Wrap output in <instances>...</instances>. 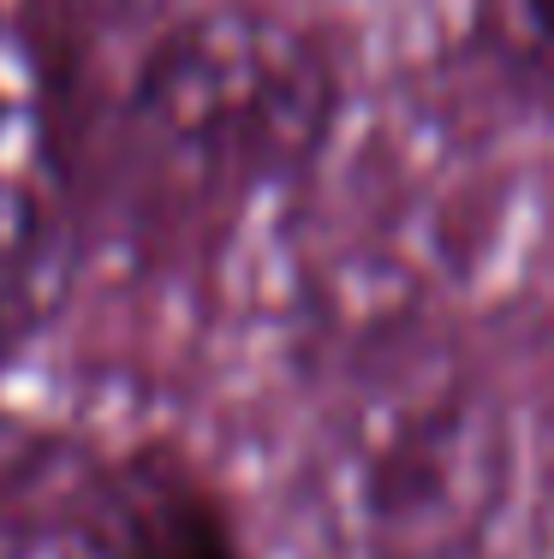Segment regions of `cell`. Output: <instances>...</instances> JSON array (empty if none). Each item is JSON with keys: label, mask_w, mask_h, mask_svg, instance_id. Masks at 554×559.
Masks as SVG:
<instances>
[{"label": "cell", "mask_w": 554, "mask_h": 559, "mask_svg": "<svg viewBox=\"0 0 554 559\" xmlns=\"http://www.w3.org/2000/svg\"><path fill=\"white\" fill-rule=\"evenodd\" d=\"M490 48L531 78H554V0H478Z\"/></svg>", "instance_id": "cell-4"}, {"label": "cell", "mask_w": 554, "mask_h": 559, "mask_svg": "<svg viewBox=\"0 0 554 559\" xmlns=\"http://www.w3.org/2000/svg\"><path fill=\"white\" fill-rule=\"evenodd\" d=\"M334 108V78L269 12H209L174 31L138 78V119L191 179L257 185L298 167Z\"/></svg>", "instance_id": "cell-1"}, {"label": "cell", "mask_w": 554, "mask_h": 559, "mask_svg": "<svg viewBox=\"0 0 554 559\" xmlns=\"http://www.w3.org/2000/svg\"><path fill=\"white\" fill-rule=\"evenodd\" d=\"M48 292V221L19 173L0 179V357L43 316Z\"/></svg>", "instance_id": "cell-3"}, {"label": "cell", "mask_w": 554, "mask_h": 559, "mask_svg": "<svg viewBox=\"0 0 554 559\" xmlns=\"http://www.w3.org/2000/svg\"><path fill=\"white\" fill-rule=\"evenodd\" d=\"M490 423L459 405H412L364 441L346 471V495L364 506L358 536L369 548L412 559L465 542L490 512Z\"/></svg>", "instance_id": "cell-2"}]
</instances>
